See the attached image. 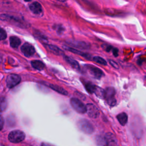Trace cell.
Wrapping results in <instances>:
<instances>
[{
  "label": "cell",
  "instance_id": "obj_14",
  "mask_svg": "<svg viewBox=\"0 0 146 146\" xmlns=\"http://www.w3.org/2000/svg\"><path fill=\"white\" fill-rule=\"evenodd\" d=\"M46 46H47V49L49 50L54 54L56 55H64V52L57 46L52 45V44H49Z\"/></svg>",
  "mask_w": 146,
  "mask_h": 146
},
{
  "label": "cell",
  "instance_id": "obj_2",
  "mask_svg": "<svg viewBox=\"0 0 146 146\" xmlns=\"http://www.w3.org/2000/svg\"><path fill=\"white\" fill-rule=\"evenodd\" d=\"M115 90L113 87H109L104 90V98L106 99L108 104L110 106H114L116 104V100L115 98Z\"/></svg>",
  "mask_w": 146,
  "mask_h": 146
},
{
  "label": "cell",
  "instance_id": "obj_25",
  "mask_svg": "<svg viewBox=\"0 0 146 146\" xmlns=\"http://www.w3.org/2000/svg\"><path fill=\"white\" fill-rule=\"evenodd\" d=\"M7 37V34L6 31L2 29H0V40L6 39Z\"/></svg>",
  "mask_w": 146,
  "mask_h": 146
},
{
  "label": "cell",
  "instance_id": "obj_8",
  "mask_svg": "<svg viewBox=\"0 0 146 146\" xmlns=\"http://www.w3.org/2000/svg\"><path fill=\"white\" fill-rule=\"evenodd\" d=\"M21 50L22 52L24 54V55L27 57L33 56L35 52V50L34 46L29 43H24L21 46Z\"/></svg>",
  "mask_w": 146,
  "mask_h": 146
},
{
  "label": "cell",
  "instance_id": "obj_12",
  "mask_svg": "<svg viewBox=\"0 0 146 146\" xmlns=\"http://www.w3.org/2000/svg\"><path fill=\"white\" fill-rule=\"evenodd\" d=\"M64 47V48H65L66 50H68V51H70V52H73V53H74V54H76L79 55H80V56H82L83 57H84V58H86V59H90L91 58L90 55H89V54H86V53H84V52H82V51H79V50H78L77 49H75V48H72V47H69L68 46H64V47Z\"/></svg>",
  "mask_w": 146,
  "mask_h": 146
},
{
  "label": "cell",
  "instance_id": "obj_6",
  "mask_svg": "<svg viewBox=\"0 0 146 146\" xmlns=\"http://www.w3.org/2000/svg\"><path fill=\"white\" fill-rule=\"evenodd\" d=\"M21 80V77L17 74H11L9 75L6 78V86L8 88H11L18 84Z\"/></svg>",
  "mask_w": 146,
  "mask_h": 146
},
{
  "label": "cell",
  "instance_id": "obj_15",
  "mask_svg": "<svg viewBox=\"0 0 146 146\" xmlns=\"http://www.w3.org/2000/svg\"><path fill=\"white\" fill-rule=\"evenodd\" d=\"M49 87L54 91L57 92L58 93L63 95H68V92L64 89L63 88H62V87L58 86L56 84H49Z\"/></svg>",
  "mask_w": 146,
  "mask_h": 146
},
{
  "label": "cell",
  "instance_id": "obj_19",
  "mask_svg": "<svg viewBox=\"0 0 146 146\" xmlns=\"http://www.w3.org/2000/svg\"><path fill=\"white\" fill-rule=\"evenodd\" d=\"M31 63L32 67L38 70H42L44 69L45 67L44 64L40 60H32Z\"/></svg>",
  "mask_w": 146,
  "mask_h": 146
},
{
  "label": "cell",
  "instance_id": "obj_22",
  "mask_svg": "<svg viewBox=\"0 0 146 146\" xmlns=\"http://www.w3.org/2000/svg\"><path fill=\"white\" fill-rule=\"evenodd\" d=\"M92 60L99 63V64H100L102 65H104V66H106L107 65V62L105 60V59H104L103 58L100 57V56H95L93 57L92 58Z\"/></svg>",
  "mask_w": 146,
  "mask_h": 146
},
{
  "label": "cell",
  "instance_id": "obj_18",
  "mask_svg": "<svg viewBox=\"0 0 146 146\" xmlns=\"http://www.w3.org/2000/svg\"><path fill=\"white\" fill-rule=\"evenodd\" d=\"M21 43V39L15 36H12L10 37V44L13 48H17Z\"/></svg>",
  "mask_w": 146,
  "mask_h": 146
},
{
  "label": "cell",
  "instance_id": "obj_17",
  "mask_svg": "<svg viewBox=\"0 0 146 146\" xmlns=\"http://www.w3.org/2000/svg\"><path fill=\"white\" fill-rule=\"evenodd\" d=\"M116 118L121 125H125L128 121V116L125 112H121L118 114Z\"/></svg>",
  "mask_w": 146,
  "mask_h": 146
},
{
  "label": "cell",
  "instance_id": "obj_11",
  "mask_svg": "<svg viewBox=\"0 0 146 146\" xmlns=\"http://www.w3.org/2000/svg\"><path fill=\"white\" fill-rule=\"evenodd\" d=\"M29 9L31 11L35 14H40L42 12V7L40 3L35 1L29 5Z\"/></svg>",
  "mask_w": 146,
  "mask_h": 146
},
{
  "label": "cell",
  "instance_id": "obj_13",
  "mask_svg": "<svg viewBox=\"0 0 146 146\" xmlns=\"http://www.w3.org/2000/svg\"><path fill=\"white\" fill-rule=\"evenodd\" d=\"M64 60L68 63L70 64V65L75 70H76V71H79L80 70V66H79V64L78 63V62L75 60V59L69 57V56H65L64 55Z\"/></svg>",
  "mask_w": 146,
  "mask_h": 146
},
{
  "label": "cell",
  "instance_id": "obj_7",
  "mask_svg": "<svg viewBox=\"0 0 146 146\" xmlns=\"http://www.w3.org/2000/svg\"><path fill=\"white\" fill-rule=\"evenodd\" d=\"M86 112L89 117L96 119L99 116L100 112L98 108L92 103H88L86 106Z\"/></svg>",
  "mask_w": 146,
  "mask_h": 146
},
{
  "label": "cell",
  "instance_id": "obj_20",
  "mask_svg": "<svg viewBox=\"0 0 146 146\" xmlns=\"http://www.w3.org/2000/svg\"><path fill=\"white\" fill-rule=\"evenodd\" d=\"M94 94H95L97 97L103 99V98H104V90L103 88L96 86V87L94 91Z\"/></svg>",
  "mask_w": 146,
  "mask_h": 146
},
{
  "label": "cell",
  "instance_id": "obj_23",
  "mask_svg": "<svg viewBox=\"0 0 146 146\" xmlns=\"http://www.w3.org/2000/svg\"><path fill=\"white\" fill-rule=\"evenodd\" d=\"M85 87L88 92H89L90 94H94V91L95 90L96 86L91 83H87L86 84Z\"/></svg>",
  "mask_w": 146,
  "mask_h": 146
},
{
  "label": "cell",
  "instance_id": "obj_9",
  "mask_svg": "<svg viewBox=\"0 0 146 146\" xmlns=\"http://www.w3.org/2000/svg\"><path fill=\"white\" fill-rule=\"evenodd\" d=\"M67 43L68 44L71 46L72 47L75 48L86 50L89 48L90 47V45L88 43L83 41H77L74 40H71L67 41Z\"/></svg>",
  "mask_w": 146,
  "mask_h": 146
},
{
  "label": "cell",
  "instance_id": "obj_28",
  "mask_svg": "<svg viewBox=\"0 0 146 146\" xmlns=\"http://www.w3.org/2000/svg\"><path fill=\"white\" fill-rule=\"evenodd\" d=\"M4 125V120L3 118L1 115H0V131L2 129Z\"/></svg>",
  "mask_w": 146,
  "mask_h": 146
},
{
  "label": "cell",
  "instance_id": "obj_26",
  "mask_svg": "<svg viewBox=\"0 0 146 146\" xmlns=\"http://www.w3.org/2000/svg\"><path fill=\"white\" fill-rule=\"evenodd\" d=\"M109 62H110V64H111L113 67H114L115 68H116V69L119 68V65H118V64H117L116 62H115L114 60H111V59H110V60H109Z\"/></svg>",
  "mask_w": 146,
  "mask_h": 146
},
{
  "label": "cell",
  "instance_id": "obj_31",
  "mask_svg": "<svg viewBox=\"0 0 146 146\" xmlns=\"http://www.w3.org/2000/svg\"><path fill=\"white\" fill-rule=\"evenodd\" d=\"M41 146H54V145L47 143H42L41 144Z\"/></svg>",
  "mask_w": 146,
  "mask_h": 146
},
{
  "label": "cell",
  "instance_id": "obj_30",
  "mask_svg": "<svg viewBox=\"0 0 146 146\" xmlns=\"http://www.w3.org/2000/svg\"><path fill=\"white\" fill-rule=\"evenodd\" d=\"M64 30V29L63 27H60V26H59V27H58V30H57V32L58 33H59V34L60 33H62V31H63Z\"/></svg>",
  "mask_w": 146,
  "mask_h": 146
},
{
  "label": "cell",
  "instance_id": "obj_4",
  "mask_svg": "<svg viewBox=\"0 0 146 146\" xmlns=\"http://www.w3.org/2000/svg\"><path fill=\"white\" fill-rule=\"evenodd\" d=\"M70 104L72 108L78 113H84L86 112V105L78 98H71L70 99Z\"/></svg>",
  "mask_w": 146,
  "mask_h": 146
},
{
  "label": "cell",
  "instance_id": "obj_16",
  "mask_svg": "<svg viewBox=\"0 0 146 146\" xmlns=\"http://www.w3.org/2000/svg\"><path fill=\"white\" fill-rule=\"evenodd\" d=\"M95 141L97 146H108L104 136L97 135L95 138Z\"/></svg>",
  "mask_w": 146,
  "mask_h": 146
},
{
  "label": "cell",
  "instance_id": "obj_29",
  "mask_svg": "<svg viewBox=\"0 0 146 146\" xmlns=\"http://www.w3.org/2000/svg\"><path fill=\"white\" fill-rule=\"evenodd\" d=\"M112 53L113 54V55L115 56H117V55H118V52H119V50L117 48H113L112 49Z\"/></svg>",
  "mask_w": 146,
  "mask_h": 146
},
{
  "label": "cell",
  "instance_id": "obj_21",
  "mask_svg": "<svg viewBox=\"0 0 146 146\" xmlns=\"http://www.w3.org/2000/svg\"><path fill=\"white\" fill-rule=\"evenodd\" d=\"M7 103L5 98L0 97V112L4 111L7 108Z\"/></svg>",
  "mask_w": 146,
  "mask_h": 146
},
{
  "label": "cell",
  "instance_id": "obj_27",
  "mask_svg": "<svg viewBox=\"0 0 146 146\" xmlns=\"http://www.w3.org/2000/svg\"><path fill=\"white\" fill-rule=\"evenodd\" d=\"M103 48L104 50V51H106L107 52L112 51V49L113 48V47L111 45H105V46L103 45Z\"/></svg>",
  "mask_w": 146,
  "mask_h": 146
},
{
  "label": "cell",
  "instance_id": "obj_24",
  "mask_svg": "<svg viewBox=\"0 0 146 146\" xmlns=\"http://www.w3.org/2000/svg\"><path fill=\"white\" fill-rule=\"evenodd\" d=\"M36 33V37H37L39 40H42V41H44V42H46L45 40H46V36H44V35H43L42 33Z\"/></svg>",
  "mask_w": 146,
  "mask_h": 146
},
{
  "label": "cell",
  "instance_id": "obj_10",
  "mask_svg": "<svg viewBox=\"0 0 146 146\" xmlns=\"http://www.w3.org/2000/svg\"><path fill=\"white\" fill-rule=\"evenodd\" d=\"M104 137L108 144V145L116 146L117 145V140L113 133L107 132L105 134Z\"/></svg>",
  "mask_w": 146,
  "mask_h": 146
},
{
  "label": "cell",
  "instance_id": "obj_5",
  "mask_svg": "<svg viewBox=\"0 0 146 146\" xmlns=\"http://www.w3.org/2000/svg\"><path fill=\"white\" fill-rule=\"evenodd\" d=\"M86 68L88 74L94 78L99 79L102 78L103 76H104L103 71L97 67L91 64H87L86 65Z\"/></svg>",
  "mask_w": 146,
  "mask_h": 146
},
{
  "label": "cell",
  "instance_id": "obj_1",
  "mask_svg": "<svg viewBox=\"0 0 146 146\" xmlns=\"http://www.w3.org/2000/svg\"><path fill=\"white\" fill-rule=\"evenodd\" d=\"M78 128L86 134H91L94 132V127L92 123L88 120L85 119H80L77 122Z\"/></svg>",
  "mask_w": 146,
  "mask_h": 146
},
{
  "label": "cell",
  "instance_id": "obj_3",
  "mask_svg": "<svg viewBox=\"0 0 146 146\" xmlns=\"http://www.w3.org/2000/svg\"><path fill=\"white\" fill-rule=\"evenodd\" d=\"M25 139V133L21 130H14L11 131L8 135L9 140L13 143H18Z\"/></svg>",
  "mask_w": 146,
  "mask_h": 146
}]
</instances>
